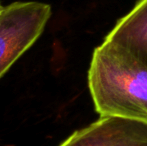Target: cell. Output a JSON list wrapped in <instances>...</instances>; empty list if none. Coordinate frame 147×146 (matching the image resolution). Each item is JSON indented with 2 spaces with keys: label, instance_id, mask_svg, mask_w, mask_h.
Here are the masks:
<instances>
[{
  "label": "cell",
  "instance_id": "2",
  "mask_svg": "<svg viewBox=\"0 0 147 146\" xmlns=\"http://www.w3.org/2000/svg\"><path fill=\"white\" fill-rule=\"evenodd\" d=\"M52 13L38 1L13 2L0 11V78L40 37Z\"/></svg>",
  "mask_w": 147,
  "mask_h": 146
},
{
  "label": "cell",
  "instance_id": "3",
  "mask_svg": "<svg viewBox=\"0 0 147 146\" xmlns=\"http://www.w3.org/2000/svg\"><path fill=\"white\" fill-rule=\"evenodd\" d=\"M59 146H147V122L100 117L76 130Z\"/></svg>",
  "mask_w": 147,
  "mask_h": 146
},
{
  "label": "cell",
  "instance_id": "1",
  "mask_svg": "<svg viewBox=\"0 0 147 146\" xmlns=\"http://www.w3.org/2000/svg\"><path fill=\"white\" fill-rule=\"evenodd\" d=\"M88 87L100 117L147 122V67L113 43L104 40L93 51Z\"/></svg>",
  "mask_w": 147,
  "mask_h": 146
},
{
  "label": "cell",
  "instance_id": "4",
  "mask_svg": "<svg viewBox=\"0 0 147 146\" xmlns=\"http://www.w3.org/2000/svg\"><path fill=\"white\" fill-rule=\"evenodd\" d=\"M104 40L113 43L147 67V0H139L118 20Z\"/></svg>",
  "mask_w": 147,
  "mask_h": 146
},
{
  "label": "cell",
  "instance_id": "5",
  "mask_svg": "<svg viewBox=\"0 0 147 146\" xmlns=\"http://www.w3.org/2000/svg\"><path fill=\"white\" fill-rule=\"evenodd\" d=\"M2 7H3V6H2V4H1V2H0V11H1V9H2Z\"/></svg>",
  "mask_w": 147,
  "mask_h": 146
}]
</instances>
